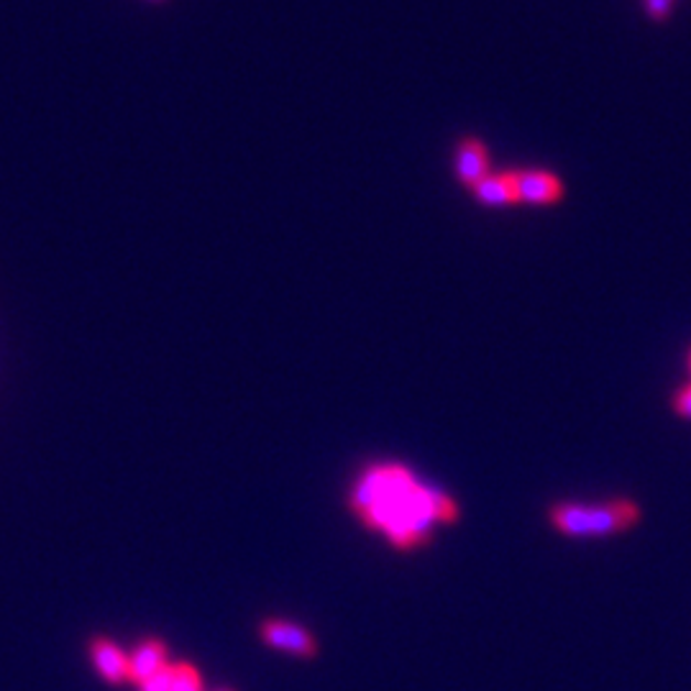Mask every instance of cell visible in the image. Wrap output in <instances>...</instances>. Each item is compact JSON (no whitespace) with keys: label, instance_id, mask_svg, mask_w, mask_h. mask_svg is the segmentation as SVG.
<instances>
[{"label":"cell","instance_id":"1","mask_svg":"<svg viewBox=\"0 0 691 691\" xmlns=\"http://www.w3.org/2000/svg\"><path fill=\"white\" fill-rule=\"evenodd\" d=\"M354 512L397 548L423 546L435 526L458 518V507L441 489L425 487L404 466H371L352 492Z\"/></svg>","mask_w":691,"mask_h":691},{"label":"cell","instance_id":"2","mask_svg":"<svg viewBox=\"0 0 691 691\" xmlns=\"http://www.w3.org/2000/svg\"><path fill=\"white\" fill-rule=\"evenodd\" d=\"M640 520L638 505L630 499H609L602 505H555L553 528L566 538H609L633 528Z\"/></svg>","mask_w":691,"mask_h":691},{"label":"cell","instance_id":"3","mask_svg":"<svg viewBox=\"0 0 691 691\" xmlns=\"http://www.w3.org/2000/svg\"><path fill=\"white\" fill-rule=\"evenodd\" d=\"M259 635L269 648L282 650V654H288V656L313 658L317 654L315 635L300 623H292V619H280V617L264 619L259 627Z\"/></svg>","mask_w":691,"mask_h":691},{"label":"cell","instance_id":"4","mask_svg":"<svg viewBox=\"0 0 691 691\" xmlns=\"http://www.w3.org/2000/svg\"><path fill=\"white\" fill-rule=\"evenodd\" d=\"M515 180H518V195L520 205H555L566 197V182L551 170L543 166H528V170H515Z\"/></svg>","mask_w":691,"mask_h":691},{"label":"cell","instance_id":"5","mask_svg":"<svg viewBox=\"0 0 691 691\" xmlns=\"http://www.w3.org/2000/svg\"><path fill=\"white\" fill-rule=\"evenodd\" d=\"M489 172L492 154L487 141L474 137V133L461 137L454 147V177L458 180V185L472 190L474 185H479Z\"/></svg>","mask_w":691,"mask_h":691},{"label":"cell","instance_id":"6","mask_svg":"<svg viewBox=\"0 0 691 691\" xmlns=\"http://www.w3.org/2000/svg\"><path fill=\"white\" fill-rule=\"evenodd\" d=\"M468 193L474 195L476 203L487 205V208H510V205H520L518 195V180H515V170L489 172L479 185H474Z\"/></svg>","mask_w":691,"mask_h":691},{"label":"cell","instance_id":"7","mask_svg":"<svg viewBox=\"0 0 691 691\" xmlns=\"http://www.w3.org/2000/svg\"><path fill=\"white\" fill-rule=\"evenodd\" d=\"M90 661L95 671L106 681H110V684L129 681V654L123 648H118L114 640L95 638L90 643Z\"/></svg>","mask_w":691,"mask_h":691},{"label":"cell","instance_id":"8","mask_svg":"<svg viewBox=\"0 0 691 691\" xmlns=\"http://www.w3.org/2000/svg\"><path fill=\"white\" fill-rule=\"evenodd\" d=\"M166 666H170V661H166L164 643L156 638L141 640L139 646L133 648V654H129V679L141 684V681L152 679L154 673L164 671Z\"/></svg>","mask_w":691,"mask_h":691},{"label":"cell","instance_id":"9","mask_svg":"<svg viewBox=\"0 0 691 691\" xmlns=\"http://www.w3.org/2000/svg\"><path fill=\"white\" fill-rule=\"evenodd\" d=\"M170 691H205L193 663H170Z\"/></svg>","mask_w":691,"mask_h":691},{"label":"cell","instance_id":"10","mask_svg":"<svg viewBox=\"0 0 691 691\" xmlns=\"http://www.w3.org/2000/svg\"><path fill=\"white\" fill-rule=\"evenodd\" d=\"M679 0H640V13L650 26H669Z\"/></svg>","mask_w":691,"mask_h":691},{"label":"cell","instance_id":"11","mask_svg":"<svg viewBox=\"0 0 691 691\" xmlns=\"http://www.w3.org/2000/svg\"><path fill=\"white\" fill-rule=\"evenodd\" d=\"M139 689H141V691H170V666H166L164 671L154 673L152 679L141 681Z\"/></svg>","mask_w":691,"mask_h":691},{"label":"cell","instance_id":"12","mask_svg":"<svg viewBox=\"0 0 691 691\" xmlns=\"http://www.w3.org/2000/svg\"><path fill=\"white\" fill-rule=\"evenodd\" d=\"M677 412L684 418H691V387L681 389L679 397H677Z\"/></svg>","mask_w":691,"mask_h":691},{"label":"cell","instance_id":"13","mask_svg":"<svg viewBox=\"0 0 691 691\" xmlns=\"http://www.w3.org/2000/svg\"><path fill=\"white\" fill-rule=\"evenodd\" d=\"M139 3H147V6H156V8H159V6H170L172 0H139Z\"/></svg>","mask_w":691,"mask_h":691},{"label":"cell","instance_id":"14","mask_svg":"<svg viewBox=\"0 0 691 691\" xmlns=\"http://www.w3.org/2000/svg\"><path fill=\"white\" fill-rule=\"evenodd\" d=\"M218 691H230V689H218Z\"/></svg>","mask_w":691,"mask_h":691},{"label":"cell","instance_id":"15","mask_svg":"<svg viewBox=\"0 0 691 691\" xmlns=\"http://www.w3.org/2000/svg\"><path fill=\"white\" fill-rule=\"evenodd\" d=\"M689 367H691V361H689Z\"/></svg>","mask_w":691,"mask_h":691}]
</instances>
